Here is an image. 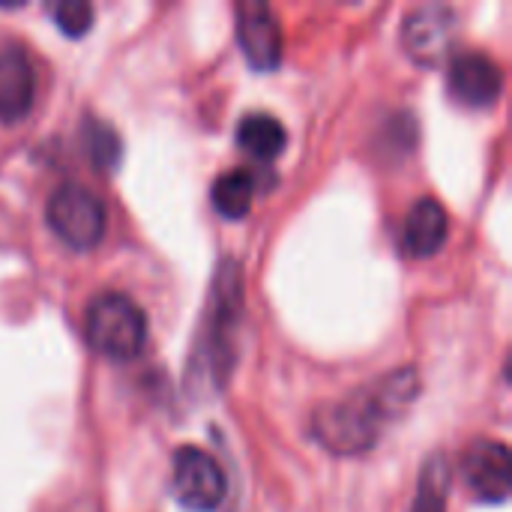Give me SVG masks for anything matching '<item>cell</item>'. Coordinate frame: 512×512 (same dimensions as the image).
<instances>
[{"label": "cell", "instance_id": "1", "mask_svg": "<svg viewBox=\"0 0 512 512\" xmlns=\"http://www.w3.org/2000/svg\"><path fill=\"white\" fill-rule=\"evenodd\" d=\"M420 393V375L405 366L381 381L348 393L345 399L321 408L315 414L318 441L339 456H360L372 450L384 426L408 411Z\"/></svg>", "mask_w": 512, "mask_h": 512}, {"label": "cell", "instance_id": "2", "mask_svg": "<svg viewBox=\"0 0 512 512\" xmlns=\"http://www.w3.org/2000/svg\"><path fill=\"white\" fill-rule=\"evenodd\" d=\"M84 336L90 348L108 360H132L147 342V318L135 300L105 291L90 300L84 312Z\"/></svg>", "mask_w": 512, "mask_h": 512}, {"label": "cell", "instance_id": "3", "mask_svg": "<svg viewBox=\"0 0 512 512\" xmlns=\"http://www.w3.org/2000/svg\"><path fill=\"white\" fill-rule=\"evenodd\" d=\"M45 219L51 225V231L69 246V249H93L99 246V240L105 237V207L102 201L75 183L60 186L45 207Z\"/></svg>", "mask_w": 512, "mask_h": 512}, {"label": "cell", "instance_id": "4", "mask_svg": "<svg viewBox=\"0 0 512 512\" xmlns=\"http://www.w3.org/2000/svg\"><path fill=\"white\" fill-rule=\"evenodd\" d=\"M171 492L183 510L216 512L225 501L228 483L210 453L198 447H180L171 462Z\"/></svg>", "mask_w": 512, "mask_h": 512}, {"label": "cell", "instance_id": "5", "mask_svg": "<svg viewBox=\"0 0 512 512\" xmlns=\"http://www.w3.org/2000/svg\"><path fill=\"white\" fill-rule=\"evenodd\" d=\"M459 15L444 3H423L402 21V48L420 66H438L456 45Z\"/></svg>", "mask_w": 512, "mask_h": 512}, {"label": "cell", "instance_id": "6", "mask_svg": "<svg viewBox=\"0 0 512 512\" xmlns=\"http://www.w3.org/2000/svg\"><path fill=\"white\" fill-rule=\"evenodd\" d=\"M237 39L252 69L273 72L282 63V27L276 12L261 0L237 3Z\"/></svg>", "mask_w": 512, "mask_h": 512}, {"label": "cell", "instance_id": "7", "mask_svg": "<svg viewBox=\"0 0 512 512\" xmlns=\"http://www.w3.org/2000/svg\"><path fill=\"white\" fill-rule=\"evenodd\" d=\"M504 87L501 66L483 51H462L450 63V90L468 108H489Z\"/></svg>", "mask_w": 512, "mask_h": 512}, {"label": "cell", "instance_id": "8", "mask_svg": "<svg viewBox=\"0 0 512 512\" xmlns=\"http://www.w3.org/2000/svg\"><path fill=\"white\" fill-rule=\"evenodd\" d=\"M468 489L483 504H504L510 498V453L498 441H477L462 459Z\"/></svg>", "mask_w": 512, "mask_h": 512}, {"label": "cell", "instance_id": "9", "mask_svg": "<svg viewBox=\"0 0 512 512\" xmlns=\"http://www.w3.org/2000/svg\"><path fill=\"white\" fill-rule=\"evenodd\" d=\"M36 96V72L30 57L6 45L0 48V123H15L21 120Z\"/></svg>", "mask_w": 512, "mask_h": 512}, {"label": "cell", "instance_id": "10", "mask_svg": "<svg viewBox=\"0 0 512 512\" xmlns=\"http://www.w3.org/2000/svg\"><path fill=\"white\" fill-rule=\"evenodd\" d=\"M447 231L450 219L444 204L435 198H420L405 219V249L414 258H432L435 252H441Z\"/></svg>", "mask_w": 512, "mask_h": 512}, {"label": "cell", "instance_id": "11", "mask_svg": "<svg viewBox=\"0 0 512 512\" xmlns=\"http://www.w3.org/2000/svg\"><path fill=\"white\" fill-rule=\"evenodd\" d=\"M237 144L258 162H273L285 144H288V132L285 126L273 117V114H249L240 120L237 126Z\"/></svg>", "mask_w": 512, "mask_h": 512}, {"label": "cell", "instance_id": "12", "mask_svg": "<svg viewBox=\"0 0 512 512\" xmlns=\"http://www.w3.org/2000/svg\"><path fill=\"white\" fill-rule=\"evenodd\" d=\"M252 177L246 171H228L213 183V207L225 219H243L252 210Z\"/></svg>", "mask_w": 512, "mask_h": 512}, {"label": "cell", "instance_id": "13", "mask_svg": "<svg viewBox=\"0 0 512 512\" xmlns=\"http://www.w3.org/2000/svg\"><path fill=\"white\" fill-rule=\"evenodd\" d=\"M447 495H450V465L444 456H435L426 462L420 474L411 512H447Z\"/></svg>", "mask_w": 512, "mask_h": 512}, {"label": "cell", "instance_id": "14", "mask_svg": "<svg viewBox=\"0 0 512 512\" xmlns=\"http://www.w3.org/2000/svg\"><path fill=\"white\" fill-rule=\"evenodd\" d=\"M87 144H90V156H93L99 171H114L120 165L123 144H120V135L108 123H90L87 126Z\"/></svg>", "mask_w": 512, "mask_h": 512}, {"label": "cell", "instance_id": "15", "mask_svg": "<svg viewBox=\"0 0 512 512\" xmlns=\"http://www.w3.org/2000/svg\"><path fill=\"white\" fill-rule=\"evenodd\" d=\"M51 15L69 39H81L93 24V6L87 0H60Z\"/></svg>", "mask_w": 512, "mask_h": 512}]
</instances>
